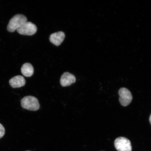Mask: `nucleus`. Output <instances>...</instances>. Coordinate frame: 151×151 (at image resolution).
Here are the masks:
<instances>
[{"instance_id":"obj_7","label":"nucleus","mask_w":151,"mask_h":151,"mask_svg":"<svg viewBox=\"0 0 151 151\" xmlns=\"http://www.w3.org/2000/svg\"><path fill=\"white\" fill-rule=\"evenodd\" d=\"M65 35L63 32L60 31L52 33L50 35V42L56 46H59L65 39Z\"/></svg>"},{"instance_id":"obj_10","label":"nucleus","mask_w":151,"mask_h":151,"mask_svg":"<svg viewBox=\"0 0 151 151\" xmlns=\"http://www.w3.org/2000/svg\"><path fill=\"white\" fill-rule=\"evenodd\" d=\"M5 133V129L4 127L0 124V139L3 137Z\"/></svg>"},{"instance_id":"obj_3","label":"nucleus","mask_w":151,"mask_h":151,"mask_svg":"<svg viewBox=\"0 0 151 151\" xmlns=\"http://www.w3.org/2000/svg\"><path fill=\"white\" fill-rule=\"evenodd\" d=\"M114 146L118 151H132L131 141L125 137H120L115 139Z\"/></svg>"},{"instance_id":"obj_2","label":"nucleus","mask_w":151,"mask_h":151,"mask_svg":"<svg viewBox=\"0 0 151 151\" xmlns=\"http://www.w3.org/2000/svg\"><path fill=\"white\" fill-rule=\"evenodd\" d=\"M22 108L31 111H36L39 109L40 105L37 98L32 96H27L21 100Z\"/></svg>"},{"instance_id":"obj_5","label":"nucleus","mask_w":151,"mask_h":151,"mask_svg":"<svg viewBox=\"0 0 151 151\" xmlns=\"http://www.w3.org/2000/svg\"><path fill=\"white\" fill-rule=\"evenodd\" d=\"M37 30V27L35 24L27 22L17 30V31L20 35L30 36L35 35Z\"/></svg>"},{"instance_id":"obj_11","label":"nucleus","mask_w":151,"mask_h":151,"mask_svg":"<svg viewBox=\"0 0 151 151\" xmlns=\"http://www.w3.org/2000/svg\"><path fill=\"white\" fill-rule=\"evenodd\" d=\"M150 123L151 124V114L150 115Z\"/></svg>"},{"instance_id":"obj_9","label":"nucleus","mask_w":151,"mask_h":151,"mask_svg":"<svg viewBox=\"0 0 151 151\" xmlns=\"http://www.w3.org/2000/svg\"><path fill=\"white\" fill-rule=\"evenodd\" d=\"M21 72L24 76L30 77L34 73V68L31 64L26 63L24 64L21 68Z\"/></svg>"},{"instance_id":"obj_12","label":"nucleus","mask_w":151,"mask_h":151,"mask_svg":"<svg viewBox=\"0 0 151 151\" xmlns=\"http://www.w3.org/2000/svg\"><path fill=\"white\" fill-rule=\"evenodd\" d=\"M30 151V150H27V151Z\"/></svg>"},{"instance_id":"obj_1","label":"nucleus","mask_w":151,"mask_h":151,"mask_svg":"<svg viewBox=\"0 0 151 151\" xmlns=\"http://www.w3.org/2000/svg\"><path fill=\"white\" fill-rule=\"evenodd\" d=\"M27 19L25 16L22 14L15 15L9 21L7 30L10 32H13L19 28L27 22Z\"/></svg>"},{"instance_id":"obj_8","label":"nucleus","mask_w":151,"mask_h":151,"mask_svg":"<svg viewBox=\"0 0 151 151\" xmlns=\"http://www.w3.org/2000/svg\"><path fill=\"white\" fill-rule=\"evenodd\" d=\"M9 83L13 88H20L25 85L26 81L22 76H16L9 80Z\"/></svg>"},{"instance_id":"obj_4","label":"nucleus","mask_w":151,"mask_h":151,"mask_svg":"<svg viewBox=\"0 0 151 151\" xmlns=\"http://www.w3.org/2000/svg\"><path fill=\"white\" fill-rule=\"evenodd\" d=\"M119 101L123 106H126L131 102L133 99L131 92L126 88H120L119 91Z\"/></svg>"},{"instance_id":"obj_6","label":"nucleus","mask_w":151,"mask_h":151,"mask_svg":"<svg viewBox=\"0 0 151 151\" xmlns=\"http://www.w3.org/2000/svg\"><path fill=\"white\" fill-rule=\"evenodd\" d=\"M76 81V78L74 75L68 72H65L62 75L60 82L62 86L65 87L74 83Z\"/></svg>"}]
</instances>
